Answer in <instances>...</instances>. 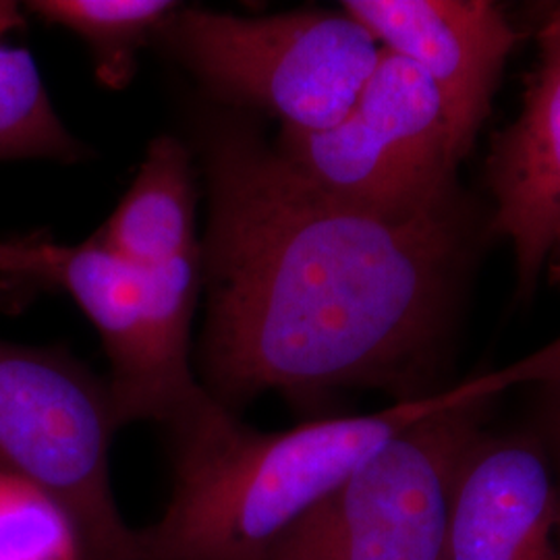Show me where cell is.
<instances>
[{"mask_svg": "<svg viewBox=\"0 0 560 560\" xmlns=\"http://www.w3.org/2000/svg\"><path fill=\"white\" fill-rule=\"evenodd\" d=\"M210 194L203 388L231 411L277 390L432 395L465 222L393 221L324 194L247 120L203 127Z\"/></svg>", "mask_w": 560, "mask_h": 560, "instance_id": "obj_1", "label": "cell"}, {"mask_svg": "<svg viewBox=\"0 0 560 560\" xmlns=\"http://www.w3.org/2000/svg\"><path fill=\"white\" fill-rule=\"evenodd\" d=\"M527 360L370 416L260 432L217 399L166 428L173 492L141 529L140 560H266L314 506L400 432L448 407L529 384Z\"/></svg>", "mask_w": 560, "mask_h": 560, "instance_id": "obj_2", "label": "cell"}, {"mask_svg": "<svg viewBox=\"0 0 560 560\" xmlns=\"http://www.w3.org/2000/svg\"><path fill=\"white\" fill-rule=\"evenodd\" d=\"M108 388L59 349L0 340V476L50 502L83 560H140L110 481Z\"/></svg>", "mask_w": 560, "mask_h": 560, "instance_id": "obj_3", "label": "cell"}, {"mask_svg": "<svg viewBox=\"0 0 560 560\" xmlns=\"http://www.w3.org/2000/svg\"><path fill=\"white\" fill-rule=\"evenodd\" d=\"M161 36L226 98L305 131L337 125L382 55L378 40L342 9L237 18L179 4Z\"/></svg>", "mask_w": 560, "mask_h": 560, "instance_id": "obj_4", "label": "cell"}, {"mask_svg": "<svg viewBox=\"0 0 560 560\" xmlns=\"http://www.w3.org/2000/svg\"><path fill=\"white\" fill-rule=\"evenodd\" d=\"M280 159L324 194L393 221L457 200L459 164L441 96L411 60H381L342 119L320 131L282 127Z\"/></svg>", "mask_w": 560, "mask_h": 560, "instance_id": "obj_5", "label": "cell"}, {"mask_svg": "<svg viewBox=\"0 0 560 560\" xmlns=\"http://www.w3.org/2000/svg\"><path fill=\"white\" fill-rule=\"evenodd\" d=\"M494 399L413 423L314 506L266 560H448L451 490Z\"/></svg>", "mask_w": 560, "mask_h": 560, "instance_id": "obj_6", "label": "cell"}, {"mask_svg": "<svg viewBox=\"0 0 560 560\" xmlns=\"http://www.w3.org/2000/svg\"><path fill=\"white\" fill-rule=\"evenodd\" d=\"M57 284L101 332L117 428L156 421L166 430L212 399L189 360L200 252L143 268L113 254L94 235L69 247Z\"/></svg>", "mask_w": 560, "mask_h": 560, "instance_id": "obj_7", "label": "cell"}, {"mask_svg": "<svg viewBox=\"0 0 560 560\" xmlns=\"http://www.w3.org/2000/svg\"><path fill=\"white\" fill-rule=\"evenodd\" d=\"M342 11L432 81L463 161L517 42L501 11L486 0H347Z\"/></svg>", "mask_w": 560, "mask_h": 560, "instance_id": "obj_8", "label": "cell"}, {"mask_svg": "<svg viewBox=\"0 0 560 560\" xmlns=\"http://www.w3.org/2000/svg\"><path fill=\"white\" fill-rule=\"evenodd\" d=\"M448 560H560V483L541 444L481 436L451 490Z\"/></svg>", "mask_w": 560, "mask_h": 560, "instance_id": "obj_9", "label": "cell"}, {"mask_svg": "<svg viewBox=\"0 0 560 560\" xmlns=\"http://www.w3.org/2000/svg\"><path fill=\"white\" fill-rule=\"evenodd\" d=\"M488 180L492 231L511 241L523 295L560 240V36H540V60L523 106L494 141Z\"/></svg>", "mask_w": 560, "mask_h": 560, "instance_id": "obj_10", "label": "cell"}, {"mask_svg": "<svg viewBox=\"0 0 560 560\" xmlns=\"http://www.w3.org/2000/svg\"><path fill=\"white\" fill-rule=\"evenodd\" d=\"M96 237L143 268L200 252L191 159L179 140L162 136L150 143L138 177Z\"/></svg>", "mask_w": 560, "mask_h": 560, "instance_id": "obj_11", "label": "cell"}, {"mask_svg": "<svg viewBox=\"0 0 560 560\" xmlns=\"http://www.w3.org/2000/svg\"><path fill=\"white\" fill-rule=\"evenodd\" d=\"M23 32L20 4L0 0V161H78L80 141L55 113Z\"/></svg>", "mask_w": 560, "mask_h": 560, "instance_id": "obj_12", "label": "cell"}, {"mask_svg": "<svg viewBox=\"0 0 560 560\" xmlns=\"http://www.w3.org/2000/svg\"><path fill=\"white\" fill-rule=\"evenodd\" d=\"M177 7L171 0H32L25 11L88 42L101 80L125 88L138 50L161 36Z\"/></svg>", "mask_w": 560, "mask_h": 560, "instance_id": "obj_13", "label": "cell"}, {"mask_svg": "<svg viewBox=\"0 0 560 560\" xmlns=\"http://www.w3.org/2000/svg\"><path fill=\"white\" fill-rule=\"evenodd\" d=\"M69 245L48 240L0 241V275L57 284Z\"/></svg>", "mask_w": 560, "mask_h": 560, "instance_id": "obj_14", "label": "cell"}, {"mask_svg": "<svg viewBox=\"0 0 560 560\" xmlns=\"http://www.w3.org/2000/svg\"><path fill=\"white\" fill-rule=\"evenodd\" d=\"M548 388V432L560 460V381L546 384Z\"/></svg>", "mask_w": 560, "mask_h": 560, "instance_id": "obj_15", "label": "cell"}, {"mask_svg": "<svg viewBox=\"0 0 560 560\" xmlns=\"http://www.w3.org/2000/svg\"><path fill=\"white\" fill-rule=\"evenodd\" d=\"M540 36H560V7L541 25Z\"/></svg>", "mask_w": 560, "mask_h": 560, "instance_id": "obj_16", "label": "cell"}, {"mask_svg": "<svg viewBox=\"0 0 560 560\" xmlns=\"http://www.w3.org/2000/svg\"><path fill=\"white\" fill-rule=\"evenodd\" d=\"M548 268H550V275L552 280L560 287V240L557 241L552 254H550V260H548Z\"/></svg>", "mask_w": 560, "mask_h": 560, "instance_id": "obj_17", "label": "cell"}]
</instances>
